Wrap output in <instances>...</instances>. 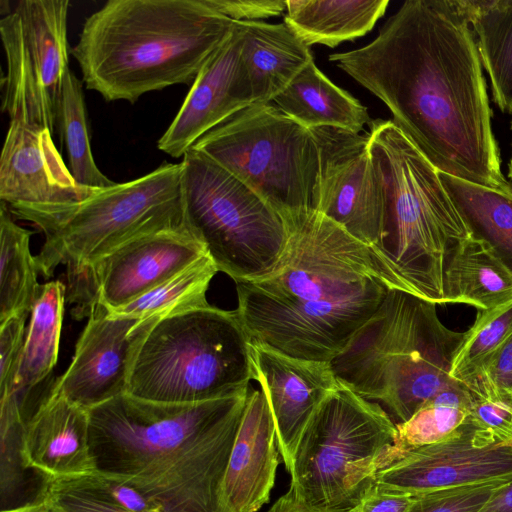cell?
Wrapping results in <instances>:
<instances>
[{
  "instance_id": "obj_1",
  "label": "cell",
  "mask_w": 512,
  "mask_h": 512,
  "mask_svg": "<svg viewBox=\"0 0 512 512\" xmlns=\"http://www.w3.org/2000/svg\"><path fill=\"white\" fill-rule=\"evenodd\" d=\"M329 61L388 107L394 125L439 172L511 186L463 0L405 1L372 42Z\"/></svg>"
},
{
  "instance_id": "obj_2",
  "label": "cell",
  "mask_w": 512,
  "mask_h": 512,
  "mask_svg": "<svg viewBox=\"0 0 512 512\" xmlns=\"http://www.w3.org/2000/svg\"><path fill=\"white\" fill-rule=\"evenodd\" d=\"M285 224L288 240L274 269L236 283V311L250 341L331 362L390 290L409 291L378 250L322 213H300Z\"/></svg>"
},
{
  "instance_id": "obj_3",
  "label": "cell",
  "mask_w": 512,
  "mask_h": 512,
  "mask_svg": "<svg viewBox=\"0 0 512 512\" xmlns=\"http://www.w3.org/2000/svg\"><path fill=\"white\" fill-rule=\"evenodd\" d=\"M247 392L193 404L127 393L90 410L96 470L167 512H220V491Z\"/></svg>"
},
{
  "instance_id": "obj_4",
  "label": "cell",
  "mask_w": 512,
  "mask_h": 512,
  "mask_svg": "<svg viewBox=\"0 0 512 512\" xmlns=\"http://www.w3.org/2000/svg\"><path fill=\"white\" fill-rule=\"evenodd\" d=\"M234 27L207 0H109L85 20L71 53L87 89L134 103L192 85Z\"/></svg>"
},
{
  "instance_id": "obj_5",
  "label": "cell",
  "mask_w": 512,
  "mask_h": 512,
  "mask_svg": "<svg viewBox=\"0 0 512 512\" xmlns=\"http://www.w3.org/2000/svg\"><path fill=\"white\" fill-rule=\"evenodd\" d=\"M436 303L392 289L330 363L339 382L386 407L396 424L456 380L449 375L464 332L447 328Z\"/></svg>"
},
{
  "instance_id": "obj_6",
  "label": "cell",
  "mask_w": 512,
  "mask_h": 512,
  "mask_svg": "<svg viewBox=\"0 0 512 512\" xmlns=\"http://www.w3.org/2000/svg\"><path fill=\"white\" fill-rule=\"evenodd\" d=\"M369 149L383 179L385 209L375 249L409 293L445 304V270L454 250L471 236L439 171L391 120L370 123Z\"/></svg>"
},
{
  "instance_id": "obj_7",
  "label": "cell",
  "mask_w": 512,
  "mask_h": 512,
  "mask_svg": "<svg viewBox=\"0 0 512 512\" xmlns=\"http://www.w3.org/2000/svg\"><path fill=\"white\" fill-rule=\"evenodd\" d=\"M182 164L164 163L135 180L97 189L68 205L9 208L45 236L35 256L39 273L79 275L127 241L186 222L181 193Z\"/></svg>"
},
{
  "instance_id": "obj_8",
  "label": "cell",
  "mask_w": 512,
  "mask_h": 512,
  "mask_svg": "<svg viewBox=\"0 0 512 512\" xmlns=\"http://www.w3.org/2000/svg\"><path fill=\"white\" fill-rule=\"evenodd\" d=\"M249 336L236 310L210 304L158 320L140 343L127 394L193 404L248 391Z\"/></svg>"
},
{
  "instance_id": "obj_9",
  "label": "cell",
  "mask_w": 512,
  "mask_h": 512,
  "mask_svg": "<svg viewBox=\"0 0 512 512\" xmlns=\"http://www.w3.org/2000/svg\"><path fill=\"white\" fill-rule=\"evenodd\" d=\"M397 432L379 403L339 382L304 431L288 491L314 510L355 509L378 472L394 462Z\"/></svg>"
},
{
  "instance_id": "obj_10",
  "label": "cell",
  "mask_w": 512,
  "mask_h": 512,
  "mask_svg": "<svg viewBox=\"0 0 512 512\" xmlns=\"http://www.w3.org/2000/svg\"><path fill=\"white\" fill-rule=\"evenodd\" d=\"M192 148L251 188L284 222L318 210L320 152L315 136L275 105L242 109Z\"/></svg>"
},
{
  "instance_id": "obj_11",
  "label": "cell",
  "mask_w": 512,
  "mask_h": 512,
  "mask_svg": "<svg viewBox=\"0 0 512 512\" xmlns=\"http://www.w3.org/2000/svg\"><path fill=\"white\" fill-rule=\"evenodd\" d=\"M181 164L187 225L218 271L235 283L269 274L288 240L282 217L202 152L191 147Z\"/></svg>"
},
{
  "instance_id": "obj_12",
  "label": "cell",
  "mask_w": 512,
  "mask_h": 512,
  "mask_svg": "<svg viewBox=\"0 0 512 512\" xmlns=\"http://www.w3.org/2000/svg\"><path fill=\"white\" fill-rule=\"evenodd\" d=\"M68 0H21L0 21L7 59L2 111L50 130L57 126L68 67Z\"/></svg>"
},
{
  "instance_id": "obj_13",
  "label": "cell",
  "mask_w": 512,
  "mask_h": 512,
  "mask_svg": "<svg viewBox=\"0 0 512 512\" xmlns=\"http://www.w3.org/2000/svg\"><path fill=\"white\" fill-rule=\"evenodd\" d=\"M206 249L187 222L135 237L98 262L68 278L74 314L88 315L94 305L107 311L123 307L173 277L203 256Z\"/></svg>"
},
{
  "instance_id": "obj_14",
  "label": "cell",
  "mask_w": 512,
  "mask_h": 512,
  "mask_svg": "<svg viewBox=\"0 0 512 512\" xmlns=\"http://www.w3.org/2000/svg\"><path fill=\"white\" fill-rule=\"evenodd\" d=\"M320 152L318 212L370 247L379 242L385 192L369 149V133L320 127L310 129Z\"/></svg>"
},
{
  "instance_id": "obj_15",
  "label": "cell",
  "mask_w": 512,
  "mask_h": 512,
  "mask_svg": "<svg viewBox=\"0 0 512 512\" xmlns=\"http://www.w3.org/2000/svg\"><path fill=\"white\" fill-rule=\"evenodd\" d=\"M512 482V439L497 441L470 421L452 437L412 447L380 470L376 482L417 495L480 482Z\"/></svg>"
},
{
  "instance_id": "obj_16",
  "label": "cell",
  "mask_w": 512,
  "mask_h": 512,
  "mask_svg": "<svg viewBox=\"0 0 512 512\" xmlns=\"http://www.w3.org/2000/svg\"><path fill=\"white\" fill-rule=\"evenodd\" d=\"M87 316L72 361L51 390L88 411L127 392L138 347L158 319L117 317L98 304Z\"/></svg>"
},
{
  "instance_id": "obj_17",
  "label": "cell",
  "mask_w": 512,
  "mask_h": 512,
  "mask_svg": "<svg viewBox=\"0 0 512 512\" xmlns=\"http://www.w3.org/2000/svg\"><path fill=\"white\" fill-rule=\"evenodd\" d=\"M249 348L253 379L269 402L278 449L290 474L309 421L339 382L330 362L289 356L255 341Z\"/></svg>"
},
{
  "instance_id": "obj_18",
  "label": "cell",
  "mask_w": 512,
  "mask_h": 512,
  "mask_svg": "<svg viewBox=\"0 0 512 512\" xmlns=\"http://www.w3.org/2000/svg\"><path fill=\"white\" fill-rule=\"evenodd\" d=\"M96 190L75 182L50 130L10 121L0 158V199L8 208L73 204Z\"/></svg>"
},
{
  "instance_id": "obj_19",
  "label": "cell",
  "mask_w": 512,
  "mask_h": 512,
  "mask_svg": "<svg viewBox=\"0 0 512 512\" xmlns=\"http://www.w3.org/2000/svg\"><path fill=\"white\" fill-rule=\"evenodd\" d=\"M243 30L240 22L200 70L158 148L178 158L207 132L253 104L240 63Z\"/></svg>"
},
{
  "instance_id": "obj_20",
  "label": "cell",
  "mask_w": 512,
  "mask_h": 512,
  "mask_svg": "<svg viewBox=\"0 0 512 512\" xmlns=\"http://www.w3.org/2000/svg\"><path fill=\"white\" fill-rule=\"evenodd\" d=\"M272 411L264 391L248 392L220 491V512H257L269 502L279 465Z\"/></svg>"
},
{
  "instance_id": "obj_21",
  "label": "cell",
  "mask_w": 512,
  "mask_h": 512,
  "mask_svg": "<svg viewBox=\"0 0 512 512\" xmlns=\"http://www.w3.org/2000/svg\"><path fill=\"white\" fill-rule=\"evenodd\" d=\"M19 455L22 468L43 479L95 471L88 411L50 389L23 424Z\"/></svg>"
},
{
  "instance_id": "obj_22",
  "label": "cell",
  "mask_w": 512,
  "mask_h": 512,
  "mask_svg": "<svg viewBox=\"0 0 512 512\" xmlns=\"http://www.w3.org/2000/svg\"><path fill=\"white\" fill-rule=\"evenodd\" d=\"M240 23L243 30L240 63L253 104H268L313 56L309 46L285 23Z\"/></svg>"
},
{
  "instance_id": "obj_23",
  "label": "cell",
  "mask_w": 512,
  "mask_h": 512,
  "mask_svg": "<svg viewBox=\"0 0 512 512\" xmlns=\"http://www.w3.org/2000/svg\"><path fill=\"white\" fill-rule=\"evenodd\" d=\"M272 102L308 129L333 127L361 133L370 120L367 108L329 80L314 59Z\"/></svg>"
},
{
  "instance_id": "obj_24",
  "label": "cell",
  "mask_w": 512,
  "mask_h": 512,
  "mask_svg": "<svg viewBox=\"0 0 512 512\" xmlns=\"http://www.w3.org/2000/svg\"><path fill=\"white\" fill-rule=\"evenodd\" d=\"M284 23L307 46L335 48L370 32L388 0H286Z\"/></svg>"
},
{
  "instance_id": "obj_25",
  "label": "cell",
  "mask_w": 512,
  "mask_h": 512,
  "mask_svg": "<svg viewBox=\"0 0 512 512\" xmlns=\"http://www.w3.org/2000/svg\"><path fill=\"white\" fill-rule=\"evenodd\" d=\"M36 499L50 512H167L123 480L98 470L45 478Z\"/></svg>"
},
{
  "instance_id": "obj_26",
  "label": "cell",
  "mask_w": 512,
  "mask_h": 512,
  "mask_svg": "<svg viewBox=\"0 0 512 512\" xmlns=\"http://www.w3.org/2000/svg\"><path fill=\"white\" fill-rule=\"evenodd\" d=\"M445 302L488 310L512 299V273L482 241L470 236L449 258Z\"/></svg>"
},
{
  "instance_id": "obj_27",
  "label": "cell",
  "mask_w": 512,
  "mask_h": 512,
  "mask_svg": "<svg viewBox=\"0 0 512 512\" xmlns=\"http://www.w3.org/2000/svg\"><path fill=\"white\" fill-rule=\"evenodd\" d=\"M439 177L471 236L512 273V184L495 189L442 172Z\"/></svg>"
},
{
  "instance_id": "obj_28",
  "label": "cell",
  "mask_w": 512,
  "mask_h": 512,
  "mask_svg": "<svg viewBox=\"0 0 512 512\" xmlns=\"http://www.w3.org/2000/svg\"><path fill=\"white\" fill-rule=\"evenodd\" d=\"M494 103L512 111V0H463Z\"/></svg>"
},
{
  "instance_id": "obj_29",
  "label": "cell",
  "mask_w": 512,
  "mask_h": 512,
  "mask_svg": "<svg viewBox=\"0 0 512 512\" xmlns=\"http://www.w3.org/2000/svg\"><path fill=\"white\" fill-rule=\"evenodd\" d=\"M66 286L59 280L41 285L26 328L14 394L26 395L54 368L64 314Z\"/></svg>"
},
{
  "instance_id": "obj_30",
  "label": "cell",
  "mask_w": 512,
  "mask_h": 512,
  "mask_svg": "<svg viewBox=\"0 0 512 512\" xmlns=\"http://www.w3.org/2000/svg\"><path fill=\"white\" fill-rule=\"evenodd\" d=\"M32 232L13 220L7 204L0 207V323L12 316L30 314L41 285L30 251Z\"/></svg>"
},
{
  "instance_id": "obj_31",
  "label": "cell",
  "mask_w": 512,
  "mask_h": 512,
  "mask_svg": "<svg viewBox=\"0 0 512 512\" xmlns=\"http://www.w3.org/2000/svg\"><path fill=\"white\" fill-rule=\"evenodd\" d=\"M473 397L469 388L455 381L425 403L409 420L396 424V461L409 448L444 441L470 421Z\"/></svg>"
},
{
  "instance_id": "obj_32",
  "label": "cell",
  "mask_w": 512,
  "mask_h": 512,
  "mask_svg": "<svg viewBox=\"0 0 512 512\" xmlns=\"http://www.w3.org/2000/svg\"><path fill=\"white\" fill-rule=\"evenodd\" d=\"M217 272L207 254L131 303L108 313L137 320H160L206 306V293Z\"/></svg>"
},
{
  "instance_id": "obj_33",
  "label": "cell",
  "mask_w": 512,
  "mask_h": 512,
  "mask_svg": "<svg viewBox=\"0 0 512 512\" xmlns=\"http://www.w3.org/2000/svg\"><path fill=\"white\" fill-rule=\"evenodd\" d=\"M57 126L65 144L69 171L85 188L102 189L115 184L97 167L92 155L82 82L69 70L64 78Z\"/></svg>"
},
{
  "instance_id": "obj_34",
  "label": "cell",
  "mask_w": 512,
  "mask_h": 512,
  "mask_svg": "<svg viewBox=\"0 0 512 512\" xmlns=\"http://www.w3.org/2000/svg\"><path fill=\"white\" fill-rule=\"evenodd\" d=\"M511 334L512 299L488 310H478L474 324L464 332L454 355L450 377L465 385L473 381Z\"/></svg>"
},
{
  "instance_id": "obj_35",
  "label": "cell",
  "mask_w": 512,
  "mask_h": 512,
  "mask_svg": "<svg viewBox=\"0 0 512 512\" xmlns=\"http://www.w3.org/2000/svg\"><path fill=\"white\" fill-rule=\"evenodd\" d=\"M510 483L480 482L417 494L409 512H478Z\"/></svg>"
},
{
  "instance_id": "obj_36",
  "label": "cell",
  "mask_w": 512,
  "mask_h": 512,
  "mask_svg": "<svg viewBox=\"0 0 512 512\" xmlns=\"http://www.w3.org/2000/svg\"><path fill=\"white\" fill-rule=\"evenodd\" d=\"M28 315H15L0 323V399L14 394Z\"/></svg>"
},
{
  "instance_id": "obj_37",
  "label": "cell",
  "mask_w": 512,
  "mask_h": 512,
  "mask_svg": "<svg viewBox=\"0 0 512 512\" xmlns=\"http://www.w3.org/2000/svg\"><path fill=\"white\" fill-rule=\"evenodd\" d=\"M471 392V391H470ZM472 418L477 428L497 441L512 439V402L496 394L471 392Z\"/></svg>"
},
{
  "instance_id": "obj_38",
  "label": "cell",
  "mask_w": 512,
  "mask_h": 512,
  "mask_svg": "<svg viewBox=\"0 0 512 512\" xmlns=\"http://www.w3.org/2000/svg\"><path fill=\"white\" fill-rule=\"evenodd\" d=\"M466 386L472 392L496 394L512 402V334Z\"/></svg>"
},
{
  "instance_id": "obj_39",
  "label": "cell",
  "mask_w": 512,
  "mask_h": 512,
  "mask_svg": "<svg viewBox=\"0 0 512 512\" xmlns=\"http://www.w3.org/2000/svg\"><path fill=\"white\" fill-rule=\"evenodd\" d=\"M207 3L234 22H261L287 9L286 0H207Z\"/></svg>"
},
{
  "instance_id": "obj_40",
  "label": "cell",
  "mask_w": 512,
  "mask_h": 512,
  "mask_svg": "<svg viewBox=\"0 0 512 512\" xmlns=\"http://www.w3.org/2000/svg\"><path fill=\"white\" fill-rule=\"evenodd\" d=\"M415 496L375 482L364 494L354 512H409Z\"/></svg>"
},
{
  "instance_id": "obj_41",
  "label": "cell",
  "mask_w": 512,
  "mask_h": 512,
  "mask_svg": "<svg viewBox=\"0 0 512 512\" xmlns=\"http://www.w3.org/2000/svg\"><path fill=\"white\" fill-rule=\"evenodd\" d=\"M478 512H512V483L501 489Z\"/></svg>"
},
{
  "instance_id": "obj_42",
  "label": "cell",
  "mask_w": 512,
  "mask_h": 512,
  "mask_svg": "<svg viewBox=\"0 0 512 512\" xmlns=\"http://www.w3.org/2000/svg\"><path fill=\"white\" fill-rule=\"evenodd\" d=\"M268 512H323L307 507L303 503L295 499V497L287 491L282 495L269 509ZM354 512V509L349 511Z\"/></svg>"
},
{
  "instance_id": "obj_43",
  "label": "cell",
  "mask_w": 512,
  "mask_h": 512,
  "mask_svg": "<svg viewBox=\"0 0 512 512\" xmlns=\"http://www.w3.org/2000/svg\"><path fill=\"white\" fill-rule=\"evenodd\" d=\"M1 512H50L48 508L38 499L15 508L3 509Z\"/></svg>"
},
{
  "instance_id": "obj_44",
  "label": "cell",
  "mask_w": 512,
  "mask_h": 512,
  "mask_svg": "<svg viewBox=\"0 0 512 512\" xmlns=\"http://www.w3.org/2000/svg\"><path fill=\"white\" fill-rule=\"evenodd\" d=\"M508 177L510 178V180L512 182V156L508 163Z\"/></svg>"
},
{
  "instance_id": "obj_45",
  "label": "cell",
  "mask_w": 512,
  "mask_h": 512,
  "mask_svg": "<svg viewBox=\"0 0 512 512\" xmlns=\"http://www.w3.org/2000/svg\"><path fill=\"white\" fill-rule=\"evenodd\" d=\"M510 114L512 115V111L510 112ZM511 129H512V121H511Z\"/></svg>"
}]
</instances>
